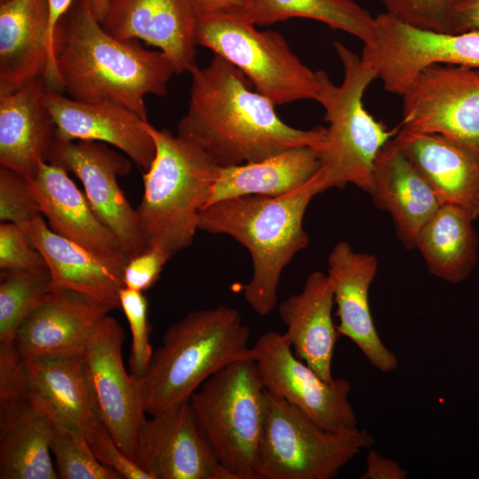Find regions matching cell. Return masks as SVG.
I'll use <instances>...</instances> for the list:
<instances>
[{
	"instance_id": "cell-1",
	"label": "cell",
	"mask_w": 479,
	"mask_h": 479,
	"mask_svg": "<svg viewBox=\"0 0 479 479\" xmlns=\"http://www.w3.org/2000/svg\"><path fill=\"white\" fill-rule=\"evenodd\" d=\"M189 104L177 134L204 150L220 167L261 161L289 148L322 150L326 128L299 130L284 122L275 105L244 74L214 54L191 72Z\"/></svg>"
},
{
	"instance_id": "cell-17",
	"label": "cell",
	"mask_w": 479,
	"mask_h": 479,
	"mask_svg": "<svg viewBox=\"0 0 479 479\" xmlns=\"http://www.w3.org/2000/svg\"><path fill=\"white\" fill-rule=\"evenodd\" d=\"M27 178L49 226L89 250L122 279L127 254L114 233L97 216L67 171L42 161L35 173Z\"/></svg>"
},
{
	"instance_id": "cell-44",
	"label": "cell",
	"mask_w": 479,
	"mask_h": 479,
	"mask_svg": "<svg viewBox=\"0 0 479 479\" xmlns=\"http://www.w3.org/2000/svg\"><path fill=\"white\" fill-rule=\"evenodd\" d=\"M111 0H91L92 8L98 20L105 17ZM74 0H49L50 8V42L53 51L54 30L60 18L66 13ZM54 55V53H53Z\"/></svg>"
},
{
	"instance_id": "cell-31",
	"label": "cell",
	"mask_w": 479,
	"mask_h": 479,
	"mask_svg": "<svg viewBox=\"0 0 479 479\" xmlns=\"http://www.w3.org/2000/svg\"><path fill=\"white\" fill-rule=\"evenodd\" d=\"M292 18L322 22L370 44L375 17L353 0H253L247 13L255 25L269 26Z\"/></svg>"
},
{
	"instance_id": "cell-28",
	"label": "cell",
	"mask_w": 479,
	"mask_h": 479,
	"mask_svg": "<svg viewBox=\"0 0 479 479\" xmlns=\"http://www.w3.org/2000/svg\"><path fill=\"white\" fill-rule=\"evenodd\" d=\"M321 163V149L297 146L261 161L220 167L207 205L241 195L287 194L310 182Z\"/></svg>"
},
{
	"instance_id": "cell-37",
	"label": "cell",
	"mask_w": 479,
	"mask_h": 479,
	"mask_svg": "<svg viewBox=\"0 0 479 479\" xmlns=\"http://www.w3.org/2000/svg\"><path fill=\"white\" fill-rule=\"evenodd\" d=\"M387 13L418 28L449 32L448 15L453 0H380Z\"/></svg>"
},
{
	"instance_id": "cell-40",
	"label": "cell",
	"mask_w": 479,
	"mask_h": 479,
	"mask_svg": "<svg viewBox=\"0 0 479 479\" xmlns=\"http://www.w3.org/2000/svg\"><path fill=\"white\" fill-rule=\"evenodd\" d=\"M88 441L98 460L119 474L122 479H151L119 448L104 424Z\"/></svg>"
},
{
	"instance_id": "cell-5",
	"label": "cell",
	"mask_w": 479,
	"mask_h": 479,
	"mask_svg": "<svg viewBox=\"0 0 479 479\" xmlns=\"http://www.w3.org/2000/svg\"><path fill=\"white\" fill-rule=\"evenodd\" d=\"M145 129L156 150L136 208L140 232L145 250L158 247L174 256L192 243L220 166L192 141L148 121Z\"/></svg>"
},
{
	"instance_id": "cell-13",
	"label": "cell",
	"mask_w": 479,
	"mask_h": 479,
	"mask_svg": "<svg viewBox=\"0 0 479 479\" xmlns=\"http://www.w3.org/2000/svg\"><path fill=\"white\" fill-rule=\"evenodd\" d=\"M133 460L151 479H232L219 463L190 401L145 419Z\"/></svg>"
},
{
	"instance_id": "cell-27",
	"label": "cell",
	"mask_w": 479,
	"mask_h": 479,
	"mask_svg": "<svg viewBox=\"0 0 479 479\" xmlns=\"http://www.w3.org/2000/svg\"><path fill=\"white\" fill-rule=\"evenodd\" d=\"M22 229L44 258L54 287L70 289L113 309L121 308L122 279L97 256L55 232L43 215Z\"/></svg>"
},
{
	"instance_id": "cell-16",
	"label": "cell",
	"mask_w": 479,
	"mask_h": 479,
	"mask_svg": "<svg viewBox=\"0 0 479 479\" xmlns=\"http://www.w3.org/2000/svg\"><path fill=\"white\" fill-rule=\"evenodd\" d=\"M113 308L54 287L19 327L14 344L25 361L83 358L96 329Z\"/></svg>"
},
{
	"instance_id": "cell-23",
	"label": "cell",
	"mask_w": 479,
	"mask_h": 479,
	"mask_svg": "<svg viewBox=\"0 0 479 479\" xmlns=\"http://www.w3.org/2000/svg\"><path fill=\"white\" fill-rule=\"evenodd\" d=\"M30 404L89 439L103 425L83 358L26 361Z\"/></svg>"
},
{
	"instance_id": "cell-22",
	"label": "cell",
	"mask_w": 479,
	"mask_h": 479,
	"mask_svg": "<svg viewBox=\"0 0 479 479\" xmlns=\"http://www.w3.org/2000/svg\"><path fill=\"white\" fill-rule=\"evenodd\" d=\"M394 142L443 203L479 216V151L439 134L398 130Z\"/></svg>"
},
{
	"instance_id": "cell-8",
	"label": "cell",
	"mask_w": 479,
	"mask_h": 479,
	"mask_svg": "<svg viewBox=\"0 0 479 479\" xmlns=\"http://www.w3.org/2000/svg\"><path fill=\"white\" fill-rule=\"evenodd\" d=\"M373 443L365 429H326L268 393L255 475L261 479H332Z\"/></svg>"
},
{
	"instance_id": "cell-39",
	"label": "cell",
	"mask_w": 479,
	"mask_h": 479,
	"mask_svg": "<svg viewBox=\"0 0 479 479\" xmlns=\"http://www.w3.org/2000/svg\"><path fill=\"white\" fill-rule=\"evenodd\" d=\"M172 256L158 248H147L130 257L122 271V282L126 288L145 292L159 279L164 265Z\"/></svg>"
},
{
	"instance_id": "cell-29",
	"label": "cell",
	"mask_w": 479,
	"mask_h": 479,
	"mask_svg": "<svg viewBox=\"0 0 479 479\" xmlns=\"http://www.w3.org/2000/svg\"><path fill=\"white\" fill-rule=\"evenodd\" d=\"M473 221L461 207L443 203L424 224L415 248L432 275L453 284L469 276L477 262L478 239Z\"/></svg>"
},
{
	"instance_id": "cell-11",
	"label": "cell",
	"mask_w": 479,
	"mask_h": 479,
	"mask_svg": "<svg viewBox=\"0 0 479 479\" xmlns=\"http://www.w3.org/2000/svg\"><path fill=\"white\" fill-rule=\"evenodd\" d=\"M401 97L402 128L439 134L479 151V68L429 65Z\"/></svg>"
},
{
	"instance_id": "cell-12",
	"label": "cell",
	"mask_w": 479,
	"mask_h": 479,
	"mask_svg": "<svg viewBox=\"0 0 479 479\" xmlns=\"http://www.w3.org/2000/svg\"><path fill=\"white\" fill-rule=\"evenodd\" d=\"M253 350L269 394L284 399L326 429L357 427V416L349 401L348 380L324 381L294 354L284 334L276 331L262 334Z\"/></svg>"
},
{
	"instance_id": "cell-26",
	"label": "cell",
	"mask_w": 479,
	"mask_h": 479,
	"mask_svg": "<svg viewBox=\"0 0 479 479\" xmlns=\"http://www.w3.org/2000/svg\"><path fill=\"white\" fill-rule=\"evenodd\" d=\"M41 77L0 97V163L32 177L40 161H48L57 142V128L43 102L47 89Z\"/></svg>"
},
{
	"instance_id": "cell-9",
	"label": "cell",
	"mask_w": 479,
	"mask_h": 479,
	"mask_svg": "<svg viewBox=\"0 0 479 479\" xmlns=\"http://www.w3.org/2000/svg\"><path fill=\"white\" fill-rule=\"evenodd\" d=\"M255 26L243 16L200 18L196 43L232 64L275 106L302 99L317 101V72L300 60L281 34Z\"/></svg>"
},
{
	"instance_id": "cell-15",
	"label": "cell",
	"mask_w": 479,
	"mask_h": 479,
	"mask_svg": "<svg viewBox=\"0 0 479 479\" xmlns=\"http://www.w3.org/2000/svg\"><path fill=\"white\" fill-rule=\"evenodd\" d=\"M124 338L120 323L107 315L92 335L83 359L103 424L119 448L133 460L145 412L140 379L128 373L123 365Z\"/></svg>"
},
{
	"instance_id": "cell-34",
	"label": "cell",
	"mask_w": 479,
	"mask_h": 479,
	"mask_svg": "<svg viewBox=\"0 0 479 479\" xmlns=\"http://www.w3.org/2000/svg\"><path fill=\"white\" fill-rule=\"evenodd\" d=\"M120 306L126 316L131 333L130 373L134 377L142 379L153 355L149 342L152 326L148 321L147 299L142 292L122 287L120 291Z\"/></svg>"
},
{
	"instance_id": "cell-14",
	"label": "cell",
	"mask_w": 479,
	"mask_h": 479,
	"mask_svg": "<svg viewBox=\"0 0 479 479\" xmlns=\"http://www.w3.org/2000/svg\"><path fill=\"white\" fill-rule=\"evenodd\" d=\"M48 162L80 179L93 211L118 238L129 258L145 251L137 210L127 200L117 180L131 170L128 158L105 143L57 140Z\"/></svg>"
},
{
	"instance_id": "cell-3",
	"label": "cell",
	"mask_w": 479,
	"mask_h": 479,
	"mask_svg": "<svg viewBox=\"0 0 479 479\" xmlns=\"http://www.w3.org/2000/svg\"><path fill=\"white\" fill-rule=\"evenodd\" d=\"M322 192L317 174L306 185L285 195L236 196L200 210L199 230L228 235L248 250L253 269L243 296L256 314L266 316L276 306L283 270L310 242L302 224L306 209L313 197Z\"/></svg>"
},
{
	"instance_id": "cell-10",
	"label": "cell",
	"mask_w": 479,
	"mask_h": 479,
	"mask_svg": "<svg viewBox=\"0 0 479 479\" xmlns=\"http://www.w3.org/2000/svg\"><path fill=\"white\" fill-rule=\"evenodd\" d=\"M362 59L376 72L383 89L402 96L417 75L432 64L479 68V31L436 32L410 26L382 12Z\"/></svg>"
},
{
	"instance_id": "cell-30",
	"label": "cell",
	"mask_w": 479,
	"mask_h": 479,
	"mask_svg": "<svg viewBox=\"0 0 479 479\" xmlns=\"http://www.w3.org/2000/svg\"><path fill=\"white\" fill-rule=\"evenodd\" d=\"M53 425L30 404L0 419V478L57 479L51 457Z\"/></svg>"
},
{
	"instance_id": "cell-7",
	"label": "cell",
	"mask_w": 479,
	"mask_h": 479,
	"mask_svg": "<svg viewBox=\"0 0 479 479\" xmlns=\"http://www.w3.org/2000/svg\"><path fill=\"white\" fill-rule=\"evenodd\" d=\"M189 401L221 466L232 479H256L268 392L255 359L224 366Z\"/></svg>"
},
{
	"instance_id": "cell-25",
	"label": "cell",
	"mask_w": 479,
	"mask_h": 479,
	"mask_svg": "<svg viewBox=\"0 0 479 479\" xmlns=\"http://www.w3.org/2000/svg\"><path fill=\"white\" fill-rule=\"evenodd\" d=\"M334 289L329 276L310 273L299 294L279 305V315L287 326L284 333L294 354L324 381H332V361L339 336L332 312Z\"/></svg>"
},
{
	"instance_id": "cell-20",
	"label": "cell",
	"mask_w": 479,
	"mask_h": 479,
	"mask_svg": "<svg viewBox=\"0 0 479 479\" xmlns=\"http://www.w3.org/2000/svg\"><path fill=\"white\" fill-rule=\"evenodd\" d=\"M377 271L374 255L357 252L346 241L334 245L328 255L327 275L337 306L339 334L354 342L376 369L389 373L397 368L398 359L380 338L369 303Z\"/></svg>"
},
{
	"instance_id": "cell-6",
	"label": "cell",
	"mask_w": 479,
	"mask_h": 479,
	"mask_svg": "<svg viewBox=\"0 0 479 479\" xmlns=\"http://www.w3.org/2000/svg\"><path fill=\"white\" fill-rule=\"evenodd\" d=\"M334 49L343 67L342 83L337 85L326 72L317 71V101L323 106L324 120L328 122L318 174L323 192L352 184L370 193L378 153L399 128L389 130L364 106L365 91L377 78L374 69L342 43L335 42Z\"/></svg>"
},
{
	"instance_id": "cell-33",
	"label": "cell",
	"mask_w": 479,
	"mask_h": 479,
	"mask_svg": "<svg viewBox=\"0 0 479 479\" xmlns=\"http://www.w3.org/2000/svg\"><path fill=\"white\" fill-rule=\"evenodd\" d=\"M51 451L61 479H122L119 474L101 464L82 431L53 425Z\"/></svg>"
},
{
	"instance_id": "cell-41",
	"label": "cell",
	"mask_w": 479,
	"mask_h": 479,
	"mask_svg": "<svg viewBox=\"0 0 479 479\" xmlns=\"http://www.w3.org/2000/svg\"><path fill=\"white\" fill-rule=\"evenodd\" d=\"M448 28L449 33L479 31V0H453Z\"/></svg>"
},
{
	"instance_id": "cell-4",
	"label": "cell",
	"mask_w": 479,
	"mask_h": 479,
	"mask_svg": "<svg viewBox=\"0 0 479 479\" xmlns=\"http://www.w3.org/2000/svg\"><path fill=\"white\" fill-rule=\"evenodd\" d=\"M249 336L240 311L224 304L190 312L169 326L140 379L145 414L189 401L224 366L255 359Z\"/></svg>"
},
{
	"instance_id": "cell-43",
	"label": "cell",
	"mask_w": 479,
	"mask_h": 479,
	"mask_svg": "<svg viewBox=\"0 0 479 479\" xmlns=\"http://www.w3.org/2000/svg\"><path fill=\"white\" fill-rule=\"evenodd\" d=\"M407 470L392 459H387L374 450L366 456V468L361 479H405Z\"/></svg>"
},
{
	"instance_id": "cell-38",
	"label": "cell",
	"mask_w": 479,
	"mask_h": 479,
	"mask_svg": "<svg viewBox=\"0 0 479 479\" xmlns=\"http://www.w3.org/2000/svg\"><path fill=\"white\" fill-rule=\"evenodd\" d=\"M46 267L44 258L33 246L25 231L15 224L2 222L0 224L1 271Z\"/></svg>"
},
{
	"instance_id": "cell-19",
	"label": "cell",
	"mask_w": 479,
	"mask_h": 479,
	"mask_svg": "<svg viewBox=\"0 0 479 479\" xmlns=\"http://www.w3.org/2000/svg\"><path fill=\"white\" fill-rule=\"evenodd\" d=\"M43 102L60 141L90 140L111 145L147 170L155 155V143L145 129L147 120L110 100L81 101L47 87Z\"/></svg>"
},
{
	"instance_id": "cell-36",
	"label": "cell",
	"mask_w": 479,
	"mask_h": 479,
	"mask_svg": "<svg viewBox=\"0 0 479 479\" xmlns=\"http://www.w3.org/2000/svg\"><path fill=\"white\" fill-rule=\"evenodd\" d=\"M29 404L26 361L14 342L0 343V419Z\"/></svg>"
},
{
	"instance_id": "cell-42",
	"label": "cell",
	"mask_w": 479,
	"mask_h": 479,
	"mask_svg": "<svg viewBox=\"0 0 479 479\" xmlns=\"http://www.w3.org/2000/svg\"><path fill=\"white\" fill-rule=\"evenodd\" d=\"M253 0H189L197 19L214 15L247 16Z\"/></svg>"
},
{
	"instance_id": "cell-32",
	"label": "cell",
	"mask_w": 479,
	"mask_h": 479,
	"mask_svg": "<svg viewBox=\"0 0 479 479\" xmlns=\"http://www.w3.org/2000/svg\"><path fill=\"white\" fill-rule=\"evenodd\" d=\"M48 268L1 271L0 343L14 342L17 331L53 290Z\"/></svg>"
},
{
	"instance_id": "cell-24",
	"label": "cell",
	"mask_w": 479,
	"mask_h": 479,
	"mask_svg": "<svg viewBox=\"0 0 479 479\" xmlns=\"http://www.w3.org/2000/svg\"><path fill=\"white\" fill-rule=\"evenodd\" d=\"M369 194L378 208L390 214L399 240L409 249L415 248L420 230L443 204L393 138L378 153Z\"/></svg>"
},
{
	"instance_id": "cell-21",
	"label": "cell",
	"mask_w": 479,
	"mask_h": 479,
	"mask_svg": "<svg viewBox=\"0 0 479 479\" xmlns=\"http://www.w3.org/2000/svg\"><path fill=\"white\" fill-rule=\"evenodd\" d=\"M100 23L117 39L142 40L158 48L176 74L197 66V17L189 0H111Z\"/></svg>"
},
{
	"instance_id": "cell-18",
	"label": "cell",
	"mask_w": 479,
	"mask_h": 479,
	"mask_svg": "<svg viewBox=\"0 0 479 479\" xmlns=\"http://www.w3.org/2000/svg\"><path fill=\"white\" fill-rule=\"evenodd\" d=\"M41 77L60 92L50 42L49 0L1 1L0 97Z\"/></svg>"
},
{
	"instance_id": "cell-45",
	"label": "cell",
	"mask_w": 479,
	"mask_h": 479,
	"mask_svg": "<svg viewBox=\"0 0 479 479\" xmlns=\"http://www.w3.org/2000/svg\"><path fill=\"white\" fill-rule=\"evenodd\" d=\"M1 1H4V0H1Z\"/></svg>"
},
{
	"instance_id": "cell-2",
	"label": "cell",
	"mask_w": 479,
	"mask_h": 479,
	"mask_svg": "<svg viewBox=\"0 0 479 479\" xmlns=\"http://www.w3.org/2000/svg\"><path fill=\"white\" fill-rule=\"evenodd\" d=\"M53 53L59 91L81 101L119 103L144 120L145 96L166 95L176 74L161 51L108 34L91 0H74L60 18L54 30Z\"/></svg>"
},
{
	"instance_id": "cell-35",
	"label": "cell",
	"mask_w": 479,
	"mask_h": 479,
	"mask_svg": "<svg viewBox=\"0 0 479 479\" xmlns=\"http://www.w3.org/2000/svg\"><path fill=\"white\" fill-rule=\"evenodd\" d=\"M43 215L27 177L1 166L0 220L24 227Z\"/></svg>"
}]
</instances>
